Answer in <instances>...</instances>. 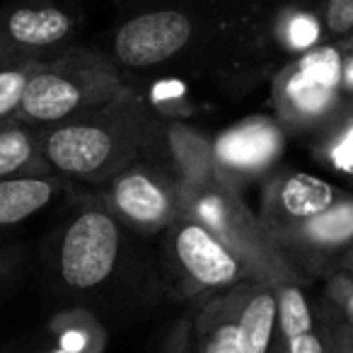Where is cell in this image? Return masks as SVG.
Masks as SVG:
<instances>
[{
  "instance_id": "cell-1",
  "label": "cell",
  "mask_w": 353,
  "mask_h": 353,
  "mask_svg": "<svg viewBox=\"0 0 353 353\" xmlns=\"http://www.w3.org/2000/svg\"><path fill=\"white\" fill-rule=\"evenodd\" d=\"M145 131L148 117L141 102L121 90L102 107L49 128L41 150L63 174L107 179L131 165Z\"/></svg>"
},
{
  "instance_id": "cell-2",
  "label": "cell",
  "mask_w": 353,
  "mask_h": 353,
  "mask_svg": "<svg viewBox=\"0 0 353 353\" xmlns=\"http://www.w3.org/2000/svg\"><path fill=\"white\" fill-rule=\"evenodd\" d=\"M121 90L119 70L102 54L68 49L49 61H37L17 114L37 126H56L102 107Z\"/></svg>"
},
{
  "instance_id": "cell-3",
  "label": "cell",
  "mask_w": 353,
  "mask_h": 353,
  "mask_svg": "<svg viewBox=\"0 0 353 353\" xmlns=\"http://www.w3.org/2000/svg\"><path fill=\"white\" fill-rule=\"evenodd\" d=\"M119 240L117 221L102 208L75 216L61 242V279L78 290L104 283L117 266Z\"/></svg>"
},
{
  "instance_id": "cell-4",
  "label": "cell",
  "mask_w": 353,
  "mask_h": 353,
  "mask_svg": "<svg viewBox=\"0 0 353 353\" xmlns=\"http://www.w3.org/2000/svg\"><path fill=\"white\" fill-rule=\"evenodd\" d=\"M196 37V20L176 8L138 12L114 34V56L128 68H152L176 59Z\"/></svg>"
},
{
  "instance_id": "cell-5",
  "label": "cell",
  "mask_w": 353,
  "mask_h": 353,
  "mask_svg": "<svg viewBox=\"0 0 353 353\" xmlns=\"http://www.w3.org/2000/svg\"><path fill=\"white\" fill-rule=\"evenodd\" d=\"M75 30V17L49 0H30L0 8V59H37L63 46Z\"/></svg>"
},
{
  "instance_id": "cell-6",
  "label": "cell",
  "mask_w": 353,
  "mask_h": 353,
  "mask_svg": "<svg viewBox=\"0 0 353 353\" xmlns=\"http://www.w3.org/2000/svg\"><path fill=\"white\" fill-rule=\"evenodd\" d=\"M172 225V250L187 279L201 288L237 283L245 274L240 256L208 225L189 213H176Z\"/></svg>"
},
{
  "instance_id": "cell-7",
  "label": "cell",
  "mask_w": 353,
  "mask_h": 353,
  "mask_svg": "<svg viewBox=\"0 0 353 353\" xmlns=\"http://www.w3.org/2000/svg\"><path fill=\"white\" fill-rule=\"evenodd\" d=\"M114 211L145 230L170 225L179 213V194L155 172L143 167H123L109 187Z\"/></svg>"
},
{
  "instance_id": "cell-8",
  "label": "cell",
  "mask_w": 353,
  "mask_h": 353,
  "mask_svg": "<svg viewBox=\"0 0 353 353\" xmlns=\"http://www.w3.org/2000/svg\"><path fill=\"white\" fill-rule=\"evenodd\" d=\"M339 201V192L332 184L322 182L312 174L295 172L276 184H271L264 203V223L269 235L281 237L290 228L324 213Z\"/></svg>"
},
{
  "instance_id": "cell-9",
  "label": "cell",
  "mask_w": 353,
  "mask_h": 353,
  "mask_svg": "<svg viewBox=\"0 0 353 353\" xmlns=\"http://www.w3.org/2000/svg\"><path fill=\"white\" fill-rule=\"evenodd\" d=\"M343 94L339 88L314 78L295 61L276 78L274 102L281 119L295 126L322 123L336 112Z\"/></svg>"
},
{
  "instance_id": "cell-10",
  "label": "cell",
  "mask_w": 353,
  "mask_h": 353,
  "mask_svg": "<svg viewBox=\"0 0 353 353\" xmlns=\"http://www.w3.org/2000/svg\"><path fill=\"white\" fill-rule=\"evenodd\" d=\"M281 143L279 126L266 119H252L218 138L213 145V165L230 174L252 176L276 160Z\"/></svg>"
},
{
  "instance_id": "cell-11",
  "label": "cell",
  "mask_w": 353,
  "mask_h": 353,
  "mask_svg": "<svg viewBox=\"0 0 353 353\" xmlns=\"http://www.w3.org/2000/svg\"><path fill=\"white\" fill-rule=\"evenodd\" d=\"M276 240L288 242L295 250L319 252V254L353 245V199H339L324 213L290 228Z\"/></svg>"
},
{
  "instance_id": "cell-12",
  "label": "cell",
  "mask_w": 353,
  "mask_h": 353,
  "mask_svg": "<svg viewBox=\"0 0 353 353\" xmlns=\"http://www.w3.org/2000/svg\"><path fill=\"white\" fill-rule=\"evenodd\" d=\"M276 327H279L276 290H252L237 312V334H240L242 353H269Z\"/></svg>"
},
{
  "instance_id": "cell-13",
  "label": "cell",
  "mask_w": 353,
  "mask_h": 353,
  "mask_svg": "<svg viewBox=\"0 0 353 353\" xmlns=\"http://www.w3.org/2000/svg\"><path fill=\"white\" fill-rule=\"evenodd\" d=\"M322 17L317 12L303 10V8L281 12V17L276 20V37L293 54H305V51L314 49L322 39Z\"/></svg>"
},
{
  "instance_id": "cell-14",
  "label": "cell",
  "mask_w": 353,
  "mask_h": 353,
  "mask_svg": "<svg viewBox=\"0 0 353 353\" xmlns=\"http://www.w3.org/2000/svg\"><path fill=\"white\" fill-rule=\"evenodd\" d=\"M34 65L37 59H22V56L0 59V121L10 119L20 109Z\"/></svg>"
},
{
  "instance_id": "cell-15",
  "label": "cell",
  "mask_w": 353,
  "mask_h": 353,
  "mask_svg": "<svg viewBox=\"0 0 353 353\" xmlns=\"http://www.w3.org/2000/svg\"><path fill=\"white\" fill-rule=\"evenodd\" d=\"M276 307H279V329L283 341L312 329V312L298 285H276Z\"/></svg>"
},
{
  "instance_id": "cell-16",
  "label": "cell",
  "mask_w": 353,
  "mask_h": 353,
  "mask_svg": "<svg viewBox=\"0 0 353 353\" xmlns=\"http://www.w3.org/2000/svg\"><path fill=\"white\" fill-rule=\"evenodd\" d=\"M37 138L30 128L3 126L0 128V179L17 176L34 160Z\"/></svg>"
},
{
  "instance_id": "cell-17",
  "label": "cell",
  "mask_w": 353,
  "mask_h": 353,
  "mask_svg": "<svg viewBox=\"0 0 353 353\" xmlns=\"http://www.w3.org/2000/svg\"><path fill=\"white\" fill-rule=\"evenodd\" d=\"M201 353H242L240 334H237V317L225 314V319H218L206 332Z\"/></svg>"
},
{
  "instance_id": "cell-18",
  "label": "cell",
  "mask_w": 353,
  "mask_h": 353,
  "mask_svg": "<svg viewBox=\"0 0 353 353\" xmlns=\"http://www.w3.org/2000/svg\"><path fill=\"white\" fill-rule=\"evenodd\" d=\"M324 32L343 37L353 32V0H322L319 6Z\"/></svg>"
},
{
  "instance_id": "cell-19",
  "label": "cell",
  "mask_w": 353,
  "mask_h": 353,
  "mask_svg": "<svg viewBox=\"0 0 353 353\" xmlns=\"http://www.w3.org/2000/svg\"><path fill=\"white\" fill-rule=\"evenodd\" d=\"M332 157L336 160V165L346 167V170H353V123L341 131L339 143L332 148Z\"/></svg>"
},
{
  "instance_id": "cell-20",
  "label": "cell",
  "mask_w": 353,
  "mask_h": 353,
  "mask_svg": "<svg viewBox=\"0 0 353 353\" xmlns=\"http://www.w3.org/2000/svg\"><path fill=\"white\" fill-rule=\"evenodd\" d=\"M285 351L288 353H324V346L317 334L310 329V332L300 334V336L288 339V341H285Z\"/></svg>"
},
{
  "instance_id": "cell-21",
  "label": "cell",
  "mask_w": 353,
  "mask_h": 353,
  "mask_svg": "<svg viewBox=\"0 0 353 353\" xmlns=\"http://www.w3.org/2000/svg\"><path fill=\"white\" fill-rule=\"evenodd\" d=\"M334 295H336L339 305H341V310L346 312V317L353 322V281L341 279L336 283V288H334Z\"/></svg>"
},
{
  "instance_id": "cell-22",
  "label": "cell",
  "mask_w": 353,
  "mask_h": 353,
  "mask_svg": "<svg viewBox=\"0 0 353 353\" xmlns=\"http://www.w3.org/2000/svg\"><path fill=\"white\" fill-rule=\"evenodd\" d=\"M341 94H343V97H353V49L343 54V63H341Z\"/></svg>"
},
{
  "instance_id": "cell-23",
  "label": "cell",
  "mask_w": 353,
  "mask_h": 353,
  "mask_svg": "<svg viewBox=\"0 0 353 353\" xmlns=\"http://www.w3.org/2000/svg\"><path fill=\"white\" fill-rule=\"evenodd\" d=\"M339 346H341V353H353V334L351 329H343L339 334Z\"/></svg>"
},
{
  "instance_id": "cell-24",
  "label": "cell",
  "mask_w": 353,
  "mask_h": 353,
  "mask_svg": "<svg viewBox=\"0 0 353 353\" xmlns=\"http://www.w3.org/2000/svg\"><path fill=\"white\" fill-rule=\"evenodd\" d=\"M281 353H288V351H281Z\"/></svg>"
},
{
  "instance_id": "cell-25",
  "label": "cell",
  "mask_w": 353,
  "mask_h": 353,
  "mask_svg": "<svg viewBox=\"0 0 353 353\" xmlns=\"http://www.w3.org/2000/svg\"><path fill=\"white\" fill-rule=\"evenodd\" d=\"M351 334H353V329H351Z\"/></svg>"
},
{
  "instance_id": "cell-26",
  "label": "cell",
  "mask_w": 353,
  "mask_h": 353,
  "mask_svg": "<svg viewBox=\"0 0 353 353\" xmlns=\"http://www.w3.org/2000/svg\"><path fill=\"white\" fill-rule=\"evenodd\" d=\"M351 264H353V261H351Z\"/></svg>"
}]
</instances>
